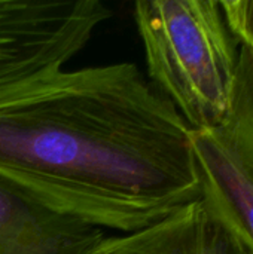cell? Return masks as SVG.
Listing matches in <instances>:
<instances>
[{
	"instance_id": "52a82bcc",
	"label": "cell",
	"mask_w": 253,
	"mask_h": 254,
	"mask_svg": "<svg viewBox=\"0 0 253 254\" xmlns=\"http://www.w3.org/2000/svg\"><path fill=\"white\" fill-rule=\"evenodd\" d=\"M221 7L237 42L253 51V0H224Z\"/></svg>"
},
{
	"instance_id": "6da1fadb",
	"label": "cell",
	"mask_w": 253,
	"mask_h": 254,
	"mask_svg": "<svg viewBox=\"0 0 253 254\" xmlns=\"http://www.w3.org/2000/svg\"><path fill=\"white\" fill-rule=\"evenodd\" d=\"M191 131L134 64L61 70L0 101V177L133 234L201 198Z\"/></svg>"
},
{
	"instance_id": "7a4b0ae2",
	"label": "cell",
	"mask_w": 253,
	"mask_h": 254,
	"mask_svg": "<svg viewBox=\"0 0 253 254\" xmlns=\"http://www.w3.org/2000/svg\"><path fill=\"white\" fill-rule=\"evenodd\" d=\"M134 19L154 86L191 129L218 125L230 109L240 55L221 1L140 0Z\"/></svg>"
},
{
	"instance_id": "277c9868",
	"label": "cell",
	"mask_w": 253,
	"mask_h": 254,
	"mask_svg": "<svg viewBox=\"0 0 253 254\" xmlns=\"http://www.w3.org/2000/svg\"><path fill=\"white\" fill-rule=\"evenodd\" d=\"M201 199L253 252V51L240 45L227 116L191 131Z\"/></svg>"
},
{
	"instance_id": "5b68a950",
	"label": "cell",
	"mask_w": 253,
	"mask_h": 254,
	"mask_svg": "<svg viewBox=\"0 0 253 254\" xmlns=\"http://www.w3.org/2000/svg\"><path fill=\"white\" fill-rule=\"evenodd\" d=\"M103 240L100 228L0 177V254H86Z\"/></svg>"
},
{
	"instance_id": "8992f818",
	"label": "cell",
	"mask_w": 253,
	"mask_h": 254,
	"mask_svg": "<svg viewBox=\"0 0 253 254\" xmlns=\"http://www.w3.org/2000/svg\"><path fill=\"white\" fill-rule=\"evenodd\" d=\"M86 254H253L200 198L158 223L104 238Z\"/></svg>"
},
{
	"instance_id": "3957f363",
	"label": "cell",
	"mask_w": 253,
	"mask_h": 254,
	"mask_svg": "<svg viewBox=\"0 0 253 254\" xmlns=\"http://www.w3.org/2000/svg\"><path fill=\"white\" fill-rule=\"evenodd\" d=\"M110 15L98 0H0V101L61 71Z\"/></svg>"
}]
</instances>
